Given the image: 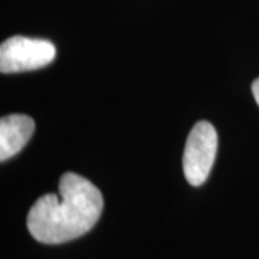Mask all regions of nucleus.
<instances>
[{
  "label": "nucleus",
  "mask_w": 259,
  "mask_h": 259,
  "mask_svg": "<svg viewBox=\"0 0 259 259\" xmlns=\"http://www.w3.org/2000/svg\"><path fill=\"white\" fill-rule=\"evenodd\" d=\"M55 45L47 39L12 36L0 47V72L16 74L35 71L55 59Z\"/></svg>",
  "instance_id": "nucleus-2"
},
{
  "label": "nucleus",
  "mask_w": 259,
  "mask_h": 259,
  "mask_svg": "<svg viewBox=\"0 0 259 259\" xmlns=\"http://www.w3.org/2000/svg\"><path fill=\"white\" fill-rule=\"evenodd\" d=\"M252 94H253V98H255V101H256L259 107V78L255 79L253 83H252Z\"/></svg>",
  "instance_id": "nucleus-5"
},
{
  "label": "nucleus",
  "mask_w": 259,
  "mask_h": 259,
  "mask_svg": "<svg viewBox=\"0 0 259 259\" xmlns=\"http://www.w3.org/2000/svg\"><path fill=\"white\" fill-rule=\"evenodd\" d=\"M218 150V134L209 121L194 124L186 141L183 171L186 180L194 187L202 186L212 170Z\"/></svg>",
  "instance_id": "nucleus-3"
},
{
  "label": "nucleus",
  "mask_w": 259,
  "mask_h": 259,
  "mask_svg": "<svg viewBox=\"0 0 259 259\" xmlns=\"http://www.w3.org/2000/svg\"><path fill=\"white\" fill-rule=\"evenodd\" d=\"M35 131V121L29 115L12 114L0 120V160L16 156L28 144Z\"/></svg>",
  "instance_id": "nucleus-4"
},
{
  "label": "nucleus",
  "mask_w": 259,
  "mask_h": 259,
  "mask_svg": "<svg viewBox=\"0 0 259 259\" xmlns=\"http://www.w3.org/2000/svg\"><path fill=\"white\" fill-rule=\"evenodd\" d=\"M102 207L98 187L76 173H65L59 180V196L48 193L39 197L29 210L26 223L36 241L58 245L91 231Z\"/></svg>",
  "instance_id": "nucleus-1"
}]
</instances>
